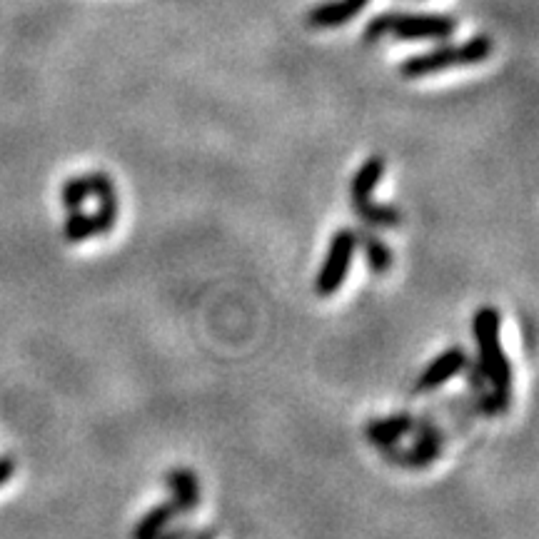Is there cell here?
Here are the masks:
<instances>
[{"instance_id": "cell-15", "label": "cell", "mask_w": 539, "mask_h": 539, "mask_svg": "<svg viewBox=\"0 0 539 539\" xmlns=\"http://www.w3.org/2000/svg\"><path fill=\"white\" fill-rule=\"evenodd\" d=\"M93 198V188H90V175H73L63 183L60 188V203H63L65 210H78L83 208L88 200Z\"/></svg>"}, {"instance_id": "cell-5", "label": "cell", "mask_w": 539, "mask_h": 539, "mask_svg": "<svg viewBox=\"0 0 539 539\" xmlns=\"http://www.w3.org/2000/svg\"><path fill=\"white\" fill-rule=\"evenodd\" d=\"M118 213H120L118 193L100 198L98 208H95L93 213H85L83 208L68 210V218H65V223H63L65 243L78 245L90 238L108 235L110 230L115 228V223H118Z\"/></svg>"}, {"instance_id": "cell-3", "label": "cell", "mask_w": 539, "mask_h": 539, "mask_svg": "<svg viewBox=\"0 0 539 539\" xmlns=\"http://www.w3.org/2000/svg\"><path fill=\"white\" fill-rule=\"evenodd\" d=\"M410 435H415L412 447H382V455L387 457V462L397 467H407V470H422V467H430L432 462L440 457L442 447H445V435L437 427V422L430 415L417 417L415 425H412Z\"/></svg>"}, {"instance_id": "cell-14", "label": "cell", "mask_w": 539, "mask_h": 539, "mask_svg": "<svg viewBox=\"0 0 539 539\" xmlns=\"http://www.w3.org/2000/svg\"><path fill=\"white\" fill-rule=\"evenodd\" d=\"M352 208H355L357 218L362 220V223H367L370 228H400L402 225V213L397 208H392V205H382L375 203L372 198L360 200V203H352Z\"/></svg>"}, {"instance_id": "cell-16", "label": "cell", "mask_w": 539, "mask_h": 539, "mask_svg": "<svg viewBox=\"0 0 539 539\" xmlns=\"http://www.w3.org/2000/svg\"><path fill=\"white\" fill-rule=\"evenodd\" d=\"M395 15L397 13L375 15V18H372L370 23L365 25V30H362V38H365V43L372 45V43H377V40L385 38V35H390L392 23H395Z\"/></svg>"}, {"instance_id": "cell-9", "label": "cell", "mask_w": 539, "mask_h": 539, "mask_svg": "<svg viewBox=\"0 0 539 539\" xmlns=\"http://www.w3.org/2000/svg\"><path fill=\"white\" fill-rule=\"evenodd\" d=\"M165 487L170 490V500H173L178 515H190L193 510H198L200 505V485L198 477L188 467H173V470L165 475Z\"/></svg>"}, {"instance_id": "cell-10", "label": "cell", "mask_w": 539, "mask_h": 539, "mask_svg": "<svg viewBox=\"0 0 539 539\" xmlns=\"http://www.w3.org/2000/svg\"><path fill=\"white\" fill-rule=\"evenodd\" d=\"M415 425V417L410 412H397V415L385 417V420H375L365 427V437L370 440V445H375L377 450L382 447L397 445L402 437H407Z\"/></svg>"}, {"instance_id": "cell-7", "label": "cell", "mask_w": 539, "mask_h": 539, "mask_svg": "<svg viewBox=\"0 0 539 539\" xmlns=\"http://www.w3.org/2000/svg\"><path fill=\"white\" fill-rule=\"evenodd\" d=\"M467 350L465 347L455 345V347H447L445 352H440V355L435 357V360L430 362V365L422 370V375L417 377V392H435L440 390L442 385H447V382L452 380L455 375H460L462 367H465L467 362Z\"/></svg>"}, {"instance_id": "cell-8", "label": "cell", "mask_w": 539, "mask_h": 539, "mask_svg": "<svg viewBox=\"0 0 539 539\" xmlns=\"http://www.w3.org/2000/svg\"><path fill=\"white\" fill-rule=\"evenodd\" d=\"M367 3L370 0H327L307 13V25L310 28H340V25L350 23L355 15H360Z\"/></svg>"}, {"instance_id": "cell-1", "label": "cell", "mask_w": 539, "mask_h": 539, "mask_svg": "<svg viewBox=\"0 0 539 539\" xmlns=\"http://www.w3.org/2000/svg\"><path fill=\"white\" fill-rule=\"evenodd\" d=\"M472 332L477 342V360L485 370L490 382L492 402L497 415H505L510 410L512 400V365L502 347V315L497 307L485 305L472 317Z\"/></svg>"}, {"instance_id": "cell-12", "label": "cell", "mask_w": 539, "mask_h": 539, "mask_svg": "<svg viewBox=\"0 0 539 539\" xmlns=\"http://www.w3.org/2000/svg\"><path fill=\"white\" fill-rule=\"evenodd\" d=\"M355 235L357 245H362V250H365L367 268H370L372 275H387V272L392 270V263H395V255H392L390 245H387L380 235L372 233V230L367 228L355 230Z\"/></svg>"}, {"instance_id": "cell-11", "label": "cell", "mask_w": 539, "mask_h": 539, "mask_svg": "<svg viewBox=\"0 0 539 539\" xmlns=\"http://www.w3.org/2000/svg\"><path fill=\"white\" fill-rule=\"evenodd\" d=\"M385 170H387V163L382 155H372V158H367L365 163L355 170V175H352V183H350L352 203H360V200L372 198L375 188L382 183V178H385Z\"/></svg>"}, {"instance_id": "cell-4", "label": "cell", "mask_w": 539, "mask_h": 539, "mask_svg": "<svg viewBox=\"0 0 539 539\" xmlns=\"http://www.w3.org/2000/svg\"><path fill=\"white\" fill-rule=\"evenodd\" d=\"M357 250V235L352 228H340L330 240L327 248L325 263L317 270L315 277V292L320 297H332L335 292L342 290L347 275H350L352 260H355Z\"/></svg>"}, {"instance_id": "cell-13", "label": "cell", "mask_w": 539, "mask_h": 539, "mask_svg": "<svg viewBox=\"0 0 539 539\" xmlns=\"http://www.w3.org/2000/svg\"><path fill=\"white\" fill-rule=\"evenodd\" d=\"M178 517V510H175L173 500L160 502V505L150 507L143 517L138 520V525L133 527V537L135 539H155L163 535L168 530L170 522Z\"/></svg>"}, {"instance_id": "cell-17", "label": "cell", "mask_w": 539, "mask_h": 539, "mask_svg": "<svg viewBox=\"0 0 539 539\" xmlns=\"http://www.w3.org/2000/svg\"><path fill=\"white\" fill-rule=\"evenodd\" d=\"M15 475V460L10 455H0V487L8 485Z\"/></svg>"}, {"instance_id": "cell-2", "label": "cell", "mask_w": 539, "mask_h": 539, "mask_svg": "<svg viewBox=\"0 0 539 539\" xmlns=\"http://www.w3.org/2000/svg\"><path fill=\"white\" fill-rule=\"evenodd\" d=\"M492 50H495V43H492L490 35H485V33L472 35V38L465 40L462 45L442 43V45H437V48L410 55V58L402 60L400 75L402 78L412 80V78H422V75L440 73V70L465 68V65H480L490 58Z\"/></svg>"}, {"instance_id": "cell-6", "label": "cell", "mask_w": 539, "mask_h": 539, "mask_svg": "<svg viewBox=\"0 0 539 539\" xmlns=\"http://www.w3.org/2000/svg\"><path fill=\"white\" fill-rule=\"evenodd\" d=\"M457 30V20L442 13H397L390 35L405 43L415 40H447Z\"/></svg>"}]
</instances>
